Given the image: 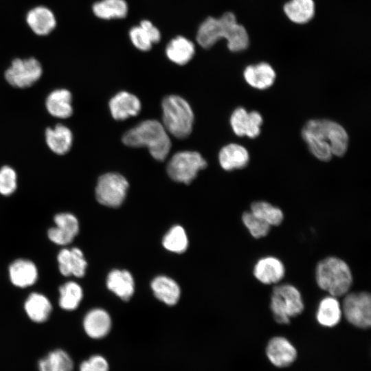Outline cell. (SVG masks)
Returning a JSON list of instances; mask_svg holds the SVG:
<instances>
[{
	"mask_svg": "<svg viewBox=\"0 0 371 371\" xmlns=\"http://www.w3.org/2000/svg\"><path fill=\"white\" fill-rule=\"evenodd\" d=\"M302 136L311 153L321 161H328L333 155L343 156L348 149L346 131L332 120H309L302 130Z\"/></svg>",
	"mask_w": 371,
	"mask_h": 371,
	"instance_id": "obj_1",
	"label": "cell"
},
{
	"mask_svg": "<svg viewBox=\"0 0 371 371\" xmlns=\"http://www.w3.org/2000/svg\"><path fill=\"white\" fill-rule=\"evenodd\" d=\"M221 38L227 40L229 49L234 52L247 49L249 43L246 29L237 23L235 15L230 12L219 19L207 17L197 31L196 41L205 49L212 47Z\"/></svg>",
	"mask_w": 371,
	"mask_h": 371,
	"instance_id": "obj_2",
	"label": "cell"
},
{
	"mask_svg": "<svg viewBox=\"0 0 371 371\" xmlns=\"http://www.w3.org/2000/svg\"><path fill=\"white\" fill-rule=\"evenodd\" d=\"M164 125L155 120H144L128 131L123 143L130 147L146 146L154 159L164 161L170 152L171 142Z\"/></svg>",
	"mask_w": 371,
	"mask_h": 371,
	"instance_id": "obj_3",
	"label": "cell"
},
{
	"mask_svg": "<svg viewBox=\"0 0 371 371\" xmlns=\"http://www.w3.org/2000/svg\"><path fill=\"white\" fill-rule=\"evenodd\" d=\"M315 278L320 289L335 297L346 295L352 282L351 270L348 264L334 256L327 257L318 262Z\"/></svg>",
	"mask_w": 371,
	"mask_h": 371,
	"instance_id": "obj_4",
	"label": "cell"
},
{
	"mask_svg": "<svg viewBox=\"0 0 371 371\" xmlns=\"http://www.w3.org/2000/svg\"><path fill=\"white\" fill-rule=\"evenodd\" d=\"M163 122L166 131L177 138L187 137L192 132L194 114L190 104L181 97L171 95L162 102Z\"/></svg>",
	"mask_w": 371,
	"mask_h": 371,
	"instance_id": "obj_5",
	"label": "cell"
},
{
	"mask_svg": "<svg viewBox=\"0 0 371 371\" xmlns=\"http://www.w3.org/2000/svg\"><path fill=\"white\" fill-rule=\"evenodd\" d=\"M270 308L277 323L288 324L290 319L301 314L304 308L299 290L289 284L273 287Z\"/></svg>",
	"mask_w": 371,
	"mask_h": 371,
	"instance_id": "obj_6",
	"label": "cell"
},
{
	"mask_svg": "<svg viewBox=\"0 0 371 371\" xmlns=\"http://www.w3.org/2000/svg\"><path fill=\"white\" fill-rule=\"evenodd\" d=\"M206 166V161L199 153L181 151L172 157L167 166V172L175 181L189 184L195 179L198 172Z\"/></svg>",
	"mask_w": 371,
	"mask_h": 371,
	"instance_id": "obj_7",
	"label": "cell"
},
{
	"mask_svg": "<svg viewBox=\"0 0 371 371\" xmlns=\"http://www.w3.org/2000/svg\"><path fill=\"white\" fill-rule=\"evenodd\" d=\"M342 314L352 326L366 329L371 325V298L368 292L346 294L341 305Z\"/></svg>",
	"mask_w": 371,
	"mask_h": 371,
	"instance_id": "obj_8",
	"label": "cell"
},
{
	"mask_svg": "<svg viewBox=\"0 0 371 371\" xmlns=\"http://www.w3.org/2000/svg\"><path fill=\"white\" fill-rule=\"evenodd\" d=\"M128 188V183L122 175L113 172L106 173L98 181L96 199L102 205L117 207L124 201Z\"/></svg>",
	"mask_w": 371,
	"mask_h": 371,
	"instance_id": "obj_9",
	"label": "cell"
},
{
	"mask_svg": "<svg viewBox=\"0 0 371 371\" xmlns=\"http://www.w3.org/2000/svg\"><path fill=\"white\" fill-rule=\"evenodd\" d=\"M42 75V67L34 58L14 59L5 72V78L12 87L25 88L35 83Z\"/></svg>",
	"mask_w": 371,
	"mask_h": 371,
	"instance_id": "obj_10",
	"label": "cell"
},
{
	"mask_svg": "<svg viewBox=\"0 0 371 371\" xmlns=\"http://www.w3.org/2000/svg\"><path fill=\"white\" fill-rule=\"evenodd\" d=\"M265 354L269 361L278 368L291 366L297 358L295 346L282 336H275L269 340L265 348Z\"/></svg>",
	"mask_w": 371,
	"mask_h": 371,
	"instance_id": "obj_11",
	"label": "cell"
},
{
	"mask_svg": "<svg viewBox=\"0 0 371 371\" xmlns=\"http://www.w3.org/2000/svg\"><path fill=\"white\" fill-rule=\"evenodd\" d=\"M262 123V115L257 111L248 113L242 107L236 109L230 117L231 126L234 133L240 137H258Z\"/></svg>",
	"mask_w": 371,
	"mask_h": 371,
	"instance_id": "obj_12",
	"label": "cell"
},
{
	"mask_svg": "<svg viewBox=\"0 0 371 371\" xmlns=\"http://www.w3.org/2000/svg\"><path fill=\"white\" fill-rule=\"evenodd\" d=\"M56 225L48 230L47 235L53 243L65 245L70 243L79 232L78 219L69 213L58 214L54 217Z\"/></svg>",
	"mask_w": 371,
	"mask_h": 371,
	"instance_id": "obj_13",
	"label": "cell"
},
{
	"mask_svg": "<svg viewBox=\"0 0 371 371\" xmlns=\"http://www.w3.org/2000/svg\"><path fill=\"white\" fill-rule=\"evenodd\" d=\"M253 273L254 277L262 284H276L284 278L285 268L280 259L273 256H266L257 261Z\"/></svg>",
	"mask_w": 371,
	"mask_h": 371,
	"instance_id": "obj_14",
	"label": "cell"
},
{
	"mask_svg": "<svg viewBox=\"0 0 371 371\" xmlns=\"http://www.w3.org/2000/svg\"><path fill=\"white\" fill-rule=\"evenodd\" d=\"M59 271L62 275H73L78 278L85 276L87 262L82 251L76 247L71 249H63L58 255Z\"/></svg>",
	"mask_w": 371,
	"mask_h": 371,
	"instance_id": "obj_15",
	"label": "cell"
},
{
	"mask_svg": "<svg viewBox=\"0 0 371 371\" xmlns=\"http://www.w3.org/2000/svg\"><path fill=\"white\" fill-rule=\"evenodd\" d=\"M109 109L114 119L123 120L137 115L141 109V102L135 95L122 91L111 98Z\"/></svg>",
	"mask_w": 371,
	"mask_h": 371,
	"instance_id": "obj_16",
	"label": "cell"
},
{
	"mask_svg": "<svg viewBox=\"0 0 371 371\" xmlns=\"http://www.w3.org/2000/svg\"><path fill=\"white\" fill-rule=\"evenodd\" d=\"M111 320L109 313L103 309L95 308L85 315L83 327L87 335L93 339H100L109 332Z\"/></svg>",
	"mask_w": 371,
	"mask_h": 371,
	"instance_id": "obj_17",
	"label": "cell"
},
{
	"mask_svg": "<svg viewBox=\"0 0 371 371\" xmlns=\"http://www.w3.org/2000/svg\"><path fill=\"white\" fill-rule=\"evenodd\" d=\"M243 74L245 81L258 89H266L272 86L276 76L273 67L267 63L249 65Z\"/></svg>",
	"mask_w": 371,
	"mask_h": 371,
	"instance_id": "obj_18",
	"label": "cell"
},
{
	"mask_svg": "<svg viewBox=\"0 0 371 371\" xmlns=\"http://www.w3.org/2000/svg\"><path fill=\"white\" fill-rule=\"evenodd\" d=\"M26 21L32 30L40 36L49 34L56 25L53 12L44 6H38L30 10L26 16Z\"/></svg>",
	"mask_w": 371,
	"mask_h": 371,
	"instance_id": "obj_19",
	"label": "cell"
},
{
	"mask_svg": "<svg viewBox=\"0 0 371 371\" xmlns=\"http://www.w3.org/2000/svg\"><path fill=\"white\" fill-rule=\"evenodd\" d=\"M9 273L12 283L21 288L34 284L38 278L35 265L30 260L24 259L13 262L9 267Z\"/></svg>",
	"mask_w": 371,
	"mask_h": 371,
	"instance_id": "obj_20",
	"label": "cell"
},
{
	"mask_svg": "<svg viewBox=\"0 0 371 371\" xmlns=\"http://www.w3.org/2000/svg\"><path fill=\"white\" fill-rule=\"evenodd\" d=\"M342 310L337 297L329 295L319 303L316 312V319L323 327L333 328L341 319Z\"/></svg>",
	"mask_w": 371,
	"mask_h": 371,
	"instance_id": "obj_21",
	"label": "cell"
},
{
	"mask_svg": "<svg viewBox=\"0 0 371 371\" xmlns=\"http://www.w3.org/2000/svg\"><path fill=\"white\" fill-rule=\"evenodd\" d=\"M221 166L225 170L245 167L249 161L247 149L237 144H229L223 147L218 155Z\"/></svg>",
	"mask_w": 371,
	"mask_h": 371,
	"instance_id": "obj_22",
	"label": "cell"
},
{
	"mask_svg": "<svg viewBox=\"0 0 371 371\" xmlns=\"http://www.w3.org/2000/svg\"><path fill=\"white\" fill-rule=\"evenodd\" d=\"M106 285L109 290L123 300H128L134 293V280L126 270L115 269L107 277Z\"/></svg>",
	"mask_w": 371,
	"mask_h": 371,
	"instance_id": "obj_23",
	"label": "cell"
},
{
	"mask_svg": "<svg viewBox=\"0 0 371 371\" xmlns=\"http://www.w3.org/2000/svg\"><path fill=\"white\" fill-rule=\"evenodd\" d=\"M48 147L58 155H64L71 148L73 135L71 131L64 125L57 124L54 128H48L45 132Z\"/></svg>",
	"mask_w": 371,
	"mask_h": 371,
	"instance_id": "obj_24",
	"label": "cell"
},
{
	"mask_svg": "<svg viewBox=\"0 0 371 371\" xmlns=\"http://www.w3.org/2000/svg\"><path fill=\"white\" fill-rule=\"evenodd\" d=\"M195 52L194 43L183 36L172 38L167 45V57L173 63L183 65L188 63Z\"/></svg>",
	"mask_w": 371,
	"mask_h": 371,
	"instance_id": "obj_25",
	"label": "cell"
},
{
	"mask_svg": "<svg viewBox=\"0 0 371 371\" xmlns=\"http://www.w3.org/2000/svg\"><path fill=\"white\" fill-rule=\"evenodd\" d=\"M46 107L53 116L67 118L71 115V94L67 89H57L52 91L46 100Z\"/></svg>",
	"mask_w": 371,
	"mask_h": 371,
	"instance_id": "obj_26",
	"label": "cell"
},
{
	"mask_svg": "<svg viewBox=\"0 0 371 371\" xmlns=\"http://www.w3.org/2000/svg\"><path fill=\"white\" fill-rule=\"evenodd\" d=\"M151 288L155 297L168 305L175 304L179 299V286L175 280L168 277H156L151 283Z\"/></svg>",
	"mask_w": 371,
	"mask_h": 371,
	"instance_id": "obj_27",
	"label": "cell"
},
{
	"mask_svg": "<svg viewBox=\"0 0 371 371\" xmlns=\"http://www.w3.org/2000/svg\"><path fill=\"white\" fill-rule=\"evenodd\" d=\"M52 309L49 300L45 295L38 293H31L25 302L27 315L30 319L36 323L45 322Z\"/></svg>",
	"mask_w": 371,
	"mask_h": 371,
	"instance_id": "obj_28",
	"label": "cell"
},
{
	"mask_svg": "<svg viewBox=\"0 0 371 371\" xmlns=\"http://www.w3.org/2000/svg\"><path fill=\"white\" fill-rule=\"evenodd\" d=\"M284 11L291 21L303 24L313 17L315 3L313 0H291L285 3Z\"/></svg>",
	"mask_w": 371,
	"mask_h": 371,
	"instance_id": "obj_29",
	"label": "cell"
},
{
	"mask_svg": "<svg viewBox=\"0 0 371 371\" xmlns=\"http://www.w3.org/2000/svg\"><path fill=\"white\" fill-rule=\"evenodd\" d=\"M94 14L102 19H122L128 13L125 0H102L92 7Z\"/></svg>",
	"mask_w": 371,
	"mask_h": 371,
	"instance_id": "obj_30",
	"label": "cell"
},
{
	"mask_svg": "<svg viewBox=\"0 0 371 371\" xmlns=\"http://www.w3.org/2000/svg\"><path fill=\"white\" fill-rule=\"evenodd\" d=\"M73 368L70 356L60 349L50 352L38 362L39 371H73Z\"/></svg>",
	"mask_w": 371,
	"mask_h": 371,
	"instance_id": "obj_31",
	"label": "cell"
},
{
	"mask_svg": "<svg viewBox=\"0 0 371 371\" xmlns=\"http://www.w3.org/2000/svg\"><path fill=\"white\" fill-rule=\"evenodd\" d=\"M60 306L67 311L76 309L82 298V289L75 282H68L59 288Z\"/></svg>",
	"mask_w": 371,
	"mask_h": 371,
	"instance_id": "obj_32",
	"label": "cell"
},
{
	"mask_svg": "<svg viewBox=\"0 0 371 371\" xmlns=\"http://www.w3.org/2000/svg\"><path fill=\"white\" fill-rule=\"evenodd\" d=\"M250 211L270 226L279 225L284 218L282 211L267 201H259L252 203Z\"/></svg>",
	"mask_w": 371,
	"mask_h": 371,
	"instance_id": "obj_33",
	"label": "cell"
},
{
	"mask_svg": "<svg viewBox=\"0 0 371 371\" xmlns=\"http://www.w3.org/2000/svg\"><path fill=\"white\" fill-rule=\"evenodd\" d=\"M188 238L184 229L176 225L164 236L163 245L168 251L183 253L188 247Z\"/></svg>",
	"mask_w": 371,
	"mask_h": 371,
	"instance_id": "obj_34",
	"label": "cell"
},
{
	"mask_svg": "<svg viewBox=\"0 0 371 371\" xmlns=\"http://www.w3.org/2000/svg\"><path fill=\"white\" fill-rule=\"evenodd\" d=\"M242 221L251 235L256 238L265 237L269 232L271 226L251 211L243 214Z\"/></svg>",
	"mask_w": 371,
	"mask_h": 371,
	"instance_id": "obj_35",
	"label": "cell"
},
{
	"mask_svg": "<svg viewBox=\"0 0 371 371\" xmlns=\"http://www.w3.org/2000/svg\"><path fill=\"white\" fill-rule=\"evenodd\" d=\"M16 188V174L8 166L0 169V194L8 196L12 194Z\"/></svg>",
	"mask_w": 371,
	"mask_h": 371,
	"instance_id": "obj_36",
	"label": "cell"
},
{
	"mask_svg": "<svg viewBox=\"0 0 371 371\" xmlns=\"http://www.w3.org/2000/svg\"><path fill=\"white\" fill-rule=\"evenodd\" d=\"M129 36L133 45L142 51H148L152 47V42L146 32L140 27H132Z\"/></svg>",
	"mask_w": 371,
	"mask_h": 371,
	"instance_id": "obj_37",
	"label": "cell"
},
{
	"mask_svg": "<svg viewBox=\"0 0 371 371\" xmlns=\"http://www.w3.org/2000/svg\"><path fill=\"white\" fill-rule=\"evenodd\" d=\"M109 363L101 355H93L89 359L82 361L80 371H109Z\"/></svg>",
	"mask_w": 371,
	"mask_h": 371,
	"instance_id": "obj_38",
	"label": "cell"
},
{
	"mask_svg": "<svg viewBox=\"0 0 371 371\" xmlns=\"http://www.w3.org/2000/svg\"><path fill=\"white\" fill-rule=\"evenodd\" d=\"M139 26L146 32L152 43H158L161 39V34L159 30L148 20L140 22Z\"/></svg>",
	"mask_w": 371,
	"mask_h": 371,
	"instance_id": "obj_39",
	"label": "cell"
}]
</instances>
